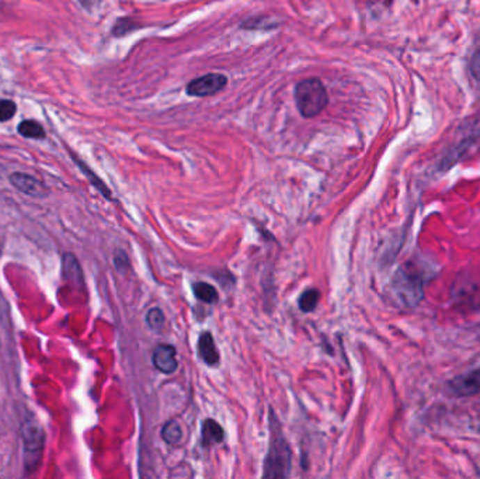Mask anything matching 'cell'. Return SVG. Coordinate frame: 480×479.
Masks as SVG:
<instances>
[{"label": "cell", "instance_id": "1", "mask_svg": "<svg viewBox=\"0 0 480 479\" xmlns=\"http://www.w3.org/2000/svg\"><path fill=\"white\" fill-rule=\"evenodd\" d=\"M291 448L275 414L270 412V447L264 461V478H287L291 472Z\"/></svg>", "mask_w": 480, "mask_h": 479}, {"label": "cell", "instance_id": "2", "mask_svg": "<svg viewBox=\"0 0 480 479\" xmlns=\"http://www.w3.org/2000/svg\"><path fill=\"white\" fill-rule=\"evenodd\" d=\"M295 102L302 117L313 118L328 107L329 95L320 79L307 77L295 86Z\"/></svg>", "mask_w": 480, "mask_h": 479}, {"label": "cell", "instance_id": "3", "mask_svg": "<svg viewBox=\"0 0 480 479\" xmlns=\"http://www.w3.org/2000/svg\"><path fill=\"white\" fill-rule=\"evenodd\" d=\"M424 280L415 266L400 267L392 281V292L396 299L406 308H415L420 304L424 294Z\"/></svg>", "mask_w": 480, "mask_h": 479}, {"label": "cell", "instance_id": "4", "mask_svg": "<svg viewBox=\"0 0 480 479\" xmlns=\"http://www.w3.org/2000/svg\"><path fill=\"white\" fill-rule=\"evenodd\" d=\"M22 441H23V462L27 472H34L44 454L45 446V433L42 426L34 419L30 418L22 425Z\"/></svg>", "mask_w": 480, "mask_h": 479}, {"label": "cell", "instance_id": "5", "mask_svg": "<svg viewBox=\"0 0 480 479\" xmlns=\"http://www.w3.org/2000/svg\"><path fill=\"white\" fill-rule=\"evenodd\" d=\"M227 86V77L222 73H207L193 79L187 85V95L193 97H207L222 92Z\"/></svg>", "mask_w": 480, "mask_h": 479}, {"label": "cell", "instance_id": "6", "mask_svg": "<svg viewBox=\"0 0 480 479\" xmlns=\"http://www.w3.org/2000/svg\"><path fill=\"white\" fill-rule=\"evenodd\" d=\"M10 183L23 194L34 197V198H44L48 196V187L38 180L37 178L27 175V173H20L15 172L10 175Z\"/></svg>", "mask_w": 480, "mask_h": 479}, {"label": "cell", "instance_id": "7", "mask_svg": "<svg viewBox=\"0 0 480 479\" xmlns=\"http://www.w3.org/2000/svg\"><path fill=\"white\" fill-rule=\"evenodd\" d=\"M153 366L163 374H172L177 370V352L170 345H159L153 350Z\"/></svg>", "mask_w": 480, "mask_h": 479}, {"label": "cell", "instance_id": "8", "mask_svg": "<svg viewBox=\"0 0 480 479\" xmlns=\"http://www.w3.org/2000/svg\"><path fill=\"white\" fill-rule=\"evenodd\" d=\"M449 391L456 396H469L480 391V368L456 377L449 382Z\"/></svg>", "mask_w": 480, "mask_h": 479}, {"label": "cell", "instance_id": "9", "mask_svg": "<svg viewBox=\"0 0 480 479\" xmlns=\"http://www.w3.org/2000/svg\"><path fill=\"white\" fill-rule=\"evenodd\" d=\"M198 353L204 363L208 366H216L219 363V352L215 346L214 338L209 332H204L198 339Z\"/></svg>", "mask_w": 480, "mask_h": 479}, {"label": "cell", "instance_id": "10", "mask_svg": "<svg viewBox=\"0 0 480 479\" xmlns=\"http://www.w3.org/2000/svg\"><path fill=\"white\" fill-rule=\"evenodd\" d=\"M62 274L66 281L73 284H83V273L77 259L72 253H65L62 258Z\"/></svg>", "mask_w": 480, "mask_h": 479}, {"label": "cell", "instance_id": "11", "mask_svg": "<svg viewBox=\"0 0 480 479\" xmlns=\"http://www.w3.org/2000/svg\"><path fill=\"white\" fill-rule=\"evenodd\" d=\"M201 434H202V444L204 446L218 444V443H222L225 439L223 427L214 419L204 421Z\"/></svg>", "mask_w": 480, "mask_h": 479}, {"label": "cell", "instance_id": "12", "mask_svg": "<svg viewBox=\"0 0 480 479\" xmlns=\"http://www.w3.org/2000/svg\"><path fill=\"white\" fill-rule=\"evenodd\" d=\"M19 134L24 138H30V139H42L45 136V131L44 128L34 120H24L19 124L17 128Z\"/></svg>", "mask_w": 480, "mask_h": 479}, {"label": "cell", "instance_id": "13", "mask_svg": "<svg viewBox=\"0 0 480 479\" xmlns=\"http://www.w3.org/2000/svg\"><path fill=\"white\" fill-rule=\"evenodd\" d=\"M162 439L170 444L176 446L183 440V430L177 422H168L162 429Z\"/></svg>", "mask_w": 480, "mask_h": 479}, {"label": "cell", "instance_id": "14", "mask_svg": "<svg viewBox=\"0 0 480 479\" xmlns=\"http://www.w3.org/2000/svg\"><path fill=\"white\" fill-rule=\"evenodd\" d=\"M194 294L200 301L205 304H214L218 301V291L211 284H207L202 281L194 285Z\"/></svg>", "mask_w": 480, "mask_h": 479}, {"label": "cell", "instance_id": "15", "mask_svg": "<svg viewBox=\"0 0 480 479\" xmlns=\"http://www.w3.org/2000/svg\"><path fill=\"white\" fill-rule=\"evenodd\" d=\"M146 325L152 331H160L165 325V313L160 308H152L146 313Z\"/></svg>", "mask_w": 480, "mask_h": 479}, {"label": "cell", "instance_id": "16", "mask_svg": "<svg viewBox=\"0 0 480 479\" xmlns=\"http://www.w3.org/2000/svg\"><path fill=\"white\" fill-rule=\"evenodd\" d=\"M319 291L312 288V290H307L305 291L301 298H299V308L303 311V312H312L316 306H317V302H319Z\"/></svg>", "mask_w": 480, "mask_h": 479}, {"label": "cell", "instance_id": "17", "mask_svg": "<svg viewBox=\"0 0 480 479\" xmlns=\"http://www.w3.org/2000/svg\"><path fill=\"white\" fill-rule=\"evenodd\" d=\"M16 110H17V107L12 100L0 99V123L12 120L16 114Z\"/></svg>", "mask_w": 480, "mask_h": 479}, {"label": "cell", "instance_id": "18", "mask_svg": "<svg viewBox=\"0 0 480 479\" xmlns=\"http://www.w3.org/2000/svg\"><path fill=\"white\" fill-rule=\"evenodd\" d=\"M74 161H76V164H79V166H80V169H82L86 175H88V178H90V180H92V183L93 184H96V187L104 194V196H107V197H110V191H109V189L102 183V180H99L97 178H96V175H93L92 172H90V169H88L82 162H80V161H77V159H74Z\"/></svg>", "mask_w": 480, "mask_h": 479}, {"label": "cell", "instance_id": "19", "mask_svg": "<svg viewBox=\"0 0 480 479\" xmlns=\"http://www.w3.org/2000/svg\"><path fill=\"white\" fill-rule=\"evenodd\" d=\"M470 73L476 81H480V45L476 48L470 58Z\"/></svg>", "mask_w": 480, "mask_h": 479}, {"label": "cell", "instance_id": "20", "mask_svg": "<svg viewBox=\"0 0 480 479\" xmlns=\"http://www.w3.org/2000/svg\"><path fill=\"white\" fill-rule=\"evenodd\" d=\"M114 262H115V267L121 269V267H127L128 266V260H127V256L124 252H118L115 253V258H114Z\"/></svg>", "mask_w": 480, "mask_h": 479}, {"label": "cell", "instance_id": "21", "mask_svg": "<svg viewBox=\"0 0 480 479\" xmlns=\"http://www.w3.org/2000/svg\"><path fill=\"white\" fill-rule=\"evenodd\" d=\"M2 172H3V169H2V166H0V176H2Z\"/></svg>", "mask_w": 480, "mask_h": 479}]
</instances>
